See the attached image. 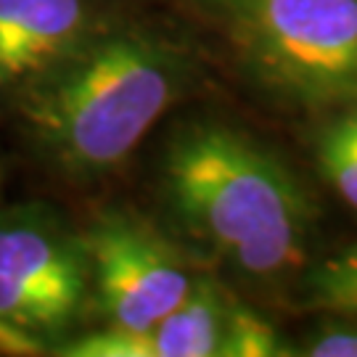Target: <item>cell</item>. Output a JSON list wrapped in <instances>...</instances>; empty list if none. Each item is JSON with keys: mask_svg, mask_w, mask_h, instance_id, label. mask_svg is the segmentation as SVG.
Returning <instances> with one entry per match:
<instances>
[{"mask_svg": "<svg viewBox=\"0 0 357 357\" xmlns=\"http://www.w3.org/2000/svg\"><path fill=\"white\" fill-rule=\"evenodd\" d=\"M167 191L180 220L249 275L299 259L307 206L294 175L265 149L220 125H196L169 143Z\"/></svg>", "mask_w": 357, "mask_h": 357, "instance_id": "cell-1", "label": "cell"}, {"mask_svg": "<svg viewBox=\"0 0 357 357\" xmlns=\"http://www.w3.org/2000/svg\"><path fill=\"white\" fill-rule=\"evenodd\" d=\"M183 61L167 43L116 32L79 51L35 106L43 138L75 169H106L159 122L183 88Z\"/></svg>", "mask_w": 357, "mask_h": 357, "instance_id": "cell-2", "label": "cell"}, {"mask_svg": "<svg viewBox=\"0 0 357 357\" xmlns=\"http://www.w3.org/2000/svg\"><path fill=\"white\" fill-rule=\"evenodd\" d=\"M259 79L302 103L357 106V0H209Z\"/></svg>", "mask_w": 357, "mask_h": 357, "instance_id": "cell-3", "label": "cell"}, {"mask_svg": "<svg viewBox=\"0 0 357 357\" xmlns=\"http://www.w3.org/2000/svg\"><path fill=\"white\" fill-rule=\"evenodd\" d=\"M98 302L112 326L146 331L191 291V275L159 236L122 217L106 220L90 238Z\"/></svg>", "mask_w": 357, "mask_h": 357, "instance_id": "cell-4", "label": "cell"}, {"mask_svg": "<svg viewBox=\"0 0 357 357\" xmlns=\"http://www.w3.org/2000/svg\"><path fill=\"white\" fill-rule=\"evenodd\" d=\"M85 291L77 255L35 225H0V323L59 328Z\"/></svg>", "mask_w": 357, "mask_h": 357, "instance_id": "cell-5", "label": "cell"}, {"mask_svg": "<svg viewBox=\"0 0 357 357\" xmlns=\"http://www.w3.org/2000/svg\"><path fill=\"white\" fill-rule=\"evenodd\" d=\"M82 0H0V82L61 61L82 35Z\"/></svg>", "mask_w": 357, "mask_h": 357, "instance_id": "cell-6", "label": "cell"}, {"mask_svg": "<svg viewBox=\"0 0 357 357\" xmlns=\"http://www.w3.org/2000/svg\"><path fill=\"white\" fill-rule=\"evenodd\" d=\"M230 305L212 281H193L175 310L151 326L153 357H217Z\"/></svg>", "mask_w": 357, "mask_h": 357, "instance_id": "cell-7", "label": "cell"}, {"mask_svg": "<svg viewBox=\"0 0 357 357\" xmlns=\"http://www.w3.org/2000/svg\"><path fill=\"white\" fill-rule=\"evenodd\" d=\"M318 165L336 193L357 209V106L323 128L318 138Z\"/></svg>", "mask_w": 357, "mask_h": 357, "instance_id": "cell-8", "label": "cell"}, {"mask_svg": "<svg viewBox=\"0 0 357 357\" xmlns=\"http://www.w3.org/2000/svg\"><path fill=\"white\" fill-rule=\"evenodd\" d=\"M286 355L278 336L257 312L241 305H230L228 320L222 328L220 355L217 357H273Z\"/></svg>", "mask_w": 357, "mask_h": 357, "instance_id": "cell-9", "label": "cell"}, {"mask_svg": "<svg viewBox=\"0 0 357 357\" xmlns=\"http://www.w3.org/2000/svg\"><path fill=\"white\" fill-rule=\"evenodd\" d=\"M310 289L318 305L357 318V246L320 262Z\"/></svg>", "mask_w": 357, "mask_h": 357, "instance_id": "cell-10", "label": "cell"}, {"mask_svg": "<svg viewBox=\"0 0 357 357\" xmlns=\"http://www.w3.org/2000/svg\"><path fill=\"white\" fill-rule=\"evenodd\" d=\"M69 357H153L151 331H135V328H119L112 326L101 333L82 336L61 349Z\"/></svg>", "mask_w": 357, "mask_h": 357, "instance_id": "cell-11", "label": "cell"}, {"mask_svg": "<svg viewBox=\"0 0 357 357\" xmlns=\"http://www.w3.org/2000/svg\"><path fill=\"white\" fill-rule=\"evenodd\" d=\"M310 357H357V326L323 328L305 344Z\"/></svg>", "mask_w": 357, "mask_h": 357, "instance_id": "cell-12", "label": "cell"}]
</instances>
